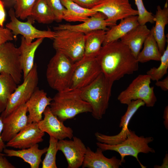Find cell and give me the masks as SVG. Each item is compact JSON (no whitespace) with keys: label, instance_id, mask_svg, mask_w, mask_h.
Segmentation results:
<instances>
[{"label":"cell","instance_id":"cell-17","mask_svg":"<svg viewBox=\"0 0 168 168\" xmlns=\"http://www.w3.org/2000/svg\"><path fill=\"white\" fill-rule=\"evenodd\" d=\"M45 133L39 128L38 123H28L14 137L7 142L6 147L22 149L42 142Z\"/></svg>","mask_w":168,"mask_h":168},{"label":"cell","instance_id":"cell-41","mask_svg":"<svg viewBox=\"0 0 168 168\" xmlns=\"http://www.w3.org/2000/svg\"><path fill=\"white\" fill-rule=\"evenodd\" d=\"M3 128V123L2 119L0 118V153L2 152L5 148L6 145L2 140L1 134Z\"/></svg>","mask_w":168,"mask_h":168},{"label":"cell","instance_id":"cell-13","mask_svg":"<svg viewBox=\"0 0 168 168\" xmlns=\"http://www.w3.org/2000/svg\"><path fill=\"white\" fill-rule=\"evenodd\" d=\"M128 107L124 114L121 117L119 127L122 128L117 134L110 136L97 132L95 134L98 142L109 145L118 144L127 138L129 129L128 126L131 119L138 110L145 105L144 102L141 100L132 101L128 105Z\"/></svg>","mask_w":168,"mask_h":168},{"label":"cell","instance_id":"cell-8","mask_svg":"<svg viewBox=\"0 0 168 168\" xmlns=\"http://www.w3.org/2000/svg\"><path fill=\"white\" fill-rule=\"evenodd\" d=\"M39 81L37 67L35 63L22 83L17 86L11 95L4 110L1 113L0 118L2 119L22 105L26 103L38 88Z\"/></svg>","mask_w":168,"mask_h":168},{"label":"cell","instance_id":"cell-14","mask_svg":"<svg viewBox=\"0 0 168 168\" xmlns=\"http://www.w3.org/2000/svg\"><path fill=\"white\" fill-rule=\"evenodd\" d=\"M27 112L25 103L1 119L3 123L1 137L4 142L11 140L28 124Z\"/></svg>","mask_w":168,"mask_h":168},{"label":"cell","instance_id":"cell-35","mask_svg":"<svg viewBox=\"0 0 168 168\" xmlns=\"http://www.w3.org/2000/svg\"><path fill=\"white\" fill-rule=\"evenodd\" d=\"M53 12L55 21L60 22L63 20L66 9L63 6L60 0H44Z\"/></svg>","mask_w":168,"mask_h":168},{"label":"cell","instance_id":"cell-33","mask_svg":"<svg viewBox=\"0 0 168 168\" xmlns=\"http://www.w3.org/2000/svg\"><path fill=\"white\" fill-rule=\"evenodd\" d=\"M58 140L50 136L49 145L45 157L42 161V168H57L56 156L58 151Z\"/></svg>","mask_w":168,"mask_h":168},{"label":"cell","instance_id":"cell-7","mask_svg":"<svg viewBox=\"0 0 168 168\" xmlns=\"http://www.w3.org/2000/svg\"><path fill=\"white\" fill-rule=\"evenodd\" d=\"M151 79L146 74H140L135 78L124 90L118 95L120 103L128 105L132 101L141 100L146 106L152 107L157 101L154 87L150 86Z\"/></svg>","mask_w":168,"mask_h":168},{"label":"cell","instance_id":"cell-6","mask_svg":"<svg viewBox=\"0 0 168 168\" xmlns=\"http://www.w3.org/2000/svg\"><path fill=\"white\" fill-rule=\"evenodd\" d=\"M53 47L56 51L64 54L75 62L83 56L85 34L64 29L55 31Z\"/></svg>","mask_w":168,"mask_h":168},{"label":"cell","instance_id":"cell-42","mask_svg":"<svg viewBox=\"0 0 168 168\" xmlns=\"http://www.w3.org/2000/svg\"><path fill=\"white\" fill-rule=\"evenodd\" d=\"M163 118L164 119V124L166 128L168 129V107L166 106L164 109Z\"/></svg>","mask_w":168,"mask_h":168},{"label":"cell","instance_id":"cell-9","mask_svg":"<svg viewBox=\"0 0 168 168\" xmlns=\"http://www.w3.org/2000/svg\"><path fill=\"white\" fill-rule=\"evenodd\" d=\"M101 72L96 57H83L75 62L70 88L81 90L92 83Z\"/></svg>","mask_w":168,"mask_h":168},{"label":"cell","instance_id":"cell-28","mask_svg":"<svg viewBox=\"0 0 168 168\" xmlns=\"http://www.w3.org/2000/svg\"><path fill=\"white\" fill-rule=\"evenodd\" d=\"M143 44V49L137 57L138 61L139 63H144L152 60L160 61L162 54L159 51L151 30Z\"/></svg>","mask_w":168,"mask_h":168},{"label":"cell","instance_id":"cell-30","mask_svg":"<svg viewBox=\"0 0 168 168\" xmlns=\"http://www.w3.org/2000/svg\"><path fill=\"white\" fill-rule=\"evenodd\" d=\"M17 85L10 75L0 74V113L5 109L8 99Z\"/></svg>","mask_w":168,"mask_h":168},{"label":"cell","instance_id":"cell-20","mask_svg":"<svg viewBox=\"0 0 168 168\" xmlns=\"http://www.w3.org/2000/svg\"><path fill=\"white\" fill-rule=\"evenodd\" d=\"M103 151L99 147L93 151L86 147L82 167L83 168H118L122 162L116 156L108 158L103 154Z\"/></svg>","mask_w":168,"mask_h":168},{"label":"cell","instance_id":"cell-29","mask_svg":"<svg viewBox=\"0 0 168 168\" xmlns=\"http://www.w3.org/2000/svg\"><path fill=\"white\" fill-rule=\"evenodd\" d=\"M34 21L43 24H49L55 21V16L44 0H36L30 16Z\"/></svg>","mask_w":168,"mask_h":168},{"label":"cell","instance_id":"cell-27","mask_svg":"<svg viewBox=\"0 0 168 168\" xmlns=\"http://www.w3.org/2000/svg\"><path fill=\"white\" fill-rule=\"evenodd\" d=\"M106 31L97 30L85 34L84 57H96L104 41Z\"/></svg>","mask_w":168,"mask_h":168},{"label":"cell","instance_id":"cell-18","mask_svg":"<svg viewBox=\"0 0 168 168\" xmlns=\"http://www.w3.org/2000/svg\"><path fill=\"white\" fill-rule=\"evenodd\" d=\"M52 100L44 90L38 88L26 103L29 113L28 123H38L42 120L44 112Z\"/></svg>","mask_w":168,"mask_h":168},{"label":"cell","instance_id":"cell-25","mask_svg":"<svg viewBox=\"0 0 168 168\" xmlns=\"http://www.w3.org/2000/svg\"><path fill=\"white\" fill-rule=\"evenodd\" d=\"M139 25L137 15L130 16L121 20L119 24L111 26L106 31L102 45L119 40Z\"/></svg>","mask_w":168,"mask_h":168},{"label":"cell","instance_id":"cell-2","mask_svg":"<svg viewBox=\"0 0 168 168\" xmlns=\"http://www.w3.org/2000/svg\"><path fill=\"white\" fill-rule=\"evenodd\" d=\"M50 105L52 113L63 122L80 114L92 112L90 105L82 99L80 90L70 88L58 91Z\"/></svg>","mask_w":168,"mask_h":168},{"label":"cell","instance_id":"cell-37","mask_svg":"<svg viewBox=\"0 0 168 168\" xmlns=\"http://www.w3.org/2000/svg\"><path fill=\"white\" fill-rule=\"evenodd\" d=\"M79 6L86 8L91 9L100 0H72Z\"/></svg>","mask_w":168,"mask_h":168},{"label":"cell","instance_id":"cell-23","mask_svg":"<svg viewBox=\"0 0 168 168\" xmlns=\"http://www.w3.org/2000/svg\"><path fill=\"white\" fill-rule=\"evenodd\" d=\"M44 38L37 39L30 43H27L24 38L21 36L19 47L20 52V62L23 78H25L33 68L35 64V52Z\"/></svg>","mask_w":168,"mask_h":168},{"label":"cell","instance_id":"cell-16","mask_svg":"<svg viewBox=\"0 0 168 168\" xmlns=\"http://www.w3.org/2000/svg\"><path fill=\"white\" fill-rule=\"evenodd\" d=\"M72 138V140H58V149L64 155L68 168H78L82 165L86 147L80 138Z\"/></svg>","mask_w":168,"mask_h":168},{"label":"cell","instance_id":"cell-19","mask_svg":"<svg viewBox=\"0 0 168 168\" xmlns=\"http://www.w3.org/2000/svg\"><path fill=\"white\" fill-rule=\"evenodd\" d=\"M106 17L103 14L97 12L87 20L81 24L72 25L68 24L59 25L54 27L55 31L66 29L82 33L84 34L92 31L103 30L107 31L108 27L111 25L106 21Z\"/></svg>","mask_w":168,"mask_h":168},{"label":"cell","instance_id":"cell-4","mask_svg":"<svg viewBox=\"0 0 168 168\" xmlns=\"http://www.w3.org/2000/svg\"><path fill=\"white\" fill-rule=\"evenodd\" d=\"M75 62L62 53L56 51L47 66L46 76L48 83L57 91L70 88Z\"/></svg>","mask_w":168,"mask_h":168},{"label":"cell","instance_id":"cell-38","mask_svg":"<svg viewBox=\"0 0 168 168\" xmlns=\"http://www.w3.org/2000/svg\"><path fill=\"white\" fill-rule=\"evenodd\" d=\"M16 167L11 163L4 156L0 153V168H15Z\"/></svg>","mask_w":168,"mask_h":168},{"label":"cell","instance_id":"cell-15","mask_svg":"<svg viewBox=\"0 0 168 168\" xmlns=\"http://www.w3.org/2000/svg\"><path fill=\"white\" fill-rule=\"evenodd\" d=\"M43 114L44 119L38 122L39 127L42 132L47 133L50 136L58 140L66 138L71 139L73 138L72 128L65 126L63 122L52 113L49 107L46 108Z\"/></svg>","mask_w":168,"mask_h":168},{"label":"cell","instance_id":"cell-43","mask_svg":"<svg viewBox=\"0 0 168 168\" xmlns=\"http://www.w3.org/2000/svg\"><path fill=\"white\" fill-rule=\"evenodd\" d=\"M168 155L166 154L165 157L164 158L163 162L162 165L160 166L156 165L154 166V168H168Z\"/></svg>","mask_w":168,"mask_h":168},{"label":"cell","instance_id":"cell-21","mask_svg":"<svg viewBox=\"0 0 168 168\" xmlns=\"http://www.w3.org/2000/svg\"><path fill=\"white\" fill-rule=\"evenodd\" d=\"M154 21L155 26L151 30L159 51L162 54L165 49L166 41L165 29L166 26L168 23V0H166L163 8L160 5L157 6L156 14L154 15Z\"/></svg>","mask_w":168,"mask_h":168},{"label":"cell","instance_id":"cell-5","mask_svg":"<svg viewBox=\"0 0 168 168\" xmlns=\"http://www.w3.org/2000/svg\"><path fill=\"white\" fill-rule=\"evenodd\" d=\"M153 140L152 137L139 136L134 131L129 129L126 139L118 144L111 145L98 142L96 145L103 151L110 150L118 153L120 155V160L123 163L125 162L124 158L126 156H132L136 159L142 168H145L146 167L140 162L138 156L140 153H155L154 149L148 145L149 143Z\"/></svg>","mask_w":168,"mask_h":168},{"label":"cell","instance_id":"cell-22","mask_svg":"<svg viewBox=\"0 0 168 168\" xmlns=\"http://www.w3.org/2000/svg\"><path fill=\"white\" fill-rule=\"evenodd\" d=\"M36 144L26 148L14 150L5 148L3 152L9 157H17L21 158L28 163L31 168H38L41 162L42 156L47 152L48 147L40 149Z\"/></svg>","mask_w":168,"mask_h":168},{"label":"cell","instance_id":"cell-10","mask_svg":"<svg viewBox=\"0 0 168 168\" xmlns=\"http://www.w3.org/2000/svg\"><path fill=\"white\" fill-rule=\"evenodd\" d=\"M91 9L104 14L106 21L111 26L115 25L118 20L138 14L137 10L132 7L129 0H100Z\"/></svg>","mask_w":168,"mask_h":168},{"label":"cell","instance_id":"cell-32","mask_svg":"<svg viewBox=\"0 0 168 168\" xmlns=\"http://www.w3.org/2000/svg\"><path fill=\"white\" fill-rule=\"evenodd\" d=\"M160 61L161 63L157 68L153 67L147 72V74L151 80L158 81L161 79L167 72L168 69V45L162 54Z\"/></svg>","mask_w":168,"mask_h":168},{"label":"cell","instance_id":"cell-34","mask_svg":"<svg viewBox=\"0 0 168 168\" xmlns=\"http://www.w3.org/2000/svg\"><path fill=\"white\" fill-rule=\"evenodd\" d=\"M138 10V20L140 25H145L147 22H154V15L146 8L142 0H134Z\"/></svg>","mask_w":168,"mask_h":168},{"label":"cell","instance_id":"cell-11","mask_svg":"<svg viewBox=\"0 0 168 168\" xmlns=\"http://www.w3.org/2000/svg\"><path fill=\"white\" fill-rule=\"evenodd\" d=\"M10 21L6 25V28L12 31L14 37L18 35L23 37L27 43H30L35 39L48 38L54 39L55 36V32L50 30H42L37 29L32 24L34 20L30 16L27 18L26 22L19 20L15 15L14 10L11 8L8 11Z\"/></svg>","mask_w":168,"mask_h":168},{"label":"cell","instance_id":"cell-36","mask_svg":"<svg viewBox=\"0 0 168 168\" xmlns=\"http://www.w3.org/2000/svg\"><path fill=\"white\" fill-rule=\"evenodd\" d=\"M13 39L14 36L11 31L0 25V45Z\"/></svg>","mask_w":168,"mask_h":168},{"label":"cell","instance_id":"cell-12","mask_svg":"<svg viewBox=\"0 0 168 168\" xmlns=\"http://www.w3.org/2000/svg\"><path fill=\"white\" fill-rule=\"evenodd\" d=\"M11 76L17 84L22 76L19 47L12 43L7 42L0 45V74Z\"/></svg>","mask_w":168,"mask_h":168},{"label":"cell","instance_id":"cell-3","mask_svg":"<svg viewBox=\"0 0 168 168\" xmlns=\"http://www.w3.org/2000/svg\"><path fill=\"white\" fill-rule=\"evenodd\" d=\"M113 83L101 72L92 83L80 90L82 99L90 105L92 115L96 119H102L108 107Z\"/></svg>","mask_w":168,"mask_h":168},{"label":"cell","instance_id":"cell-1","mask_svg":"<svg viewBox=\"0 0 168 168\" xmlns=\"http://www.w3.org/2000/svg\"><path fill=\"white\" fill-rule=\"evenodd\" d=\"M102 72L114 82L138 69V63L129 48L119 40L102 45L96 57Z\"/></svg>","mask_w":168,"mask_h":168},{"label":"cell","instance_id":"cell-31","mask_svg":"<svg viewBox=\"0 0 168 168\" xmlns=\"http://www.w3.org/2000/svg\"><path fill=\"white\" fill-rule=\"evenodd\" d=\"M36 0H3L4 6H14L15 15L24 20L29 16L32 7Z\"/></svg>","mask_w":168,"mask_h":168},{"label":"cell","instance_id":"cell-39","mask_svg":"<svg viewBox=\"0 0 168 168\" xmlns=\"http://www.w3.org/2000/svg\"><path fill=\"white\" fill-rule=\"evenodd\" d=\"M155 85L159 87L164 91H167L168 90V77H166L162 80L156 81Z\"/></svg>","mask_w":168,"mask_h":168},{"label":"cell","instance_id":"cell-24","mask_svg":"<svg viewBox=\"0 0 168 168\" xmlns=\"http://www.w3.org/2000/svg\"><path fill=\"white\" fill-rule=\"evenodd\" d=\"M150 30L146 25H139L121 38L120 41L129 48L134 57H137Z\"/></svg>","mask_w":168,"mask_h":168},{"label":"cell","instance_id":"cell-26","mask_svg":"<svg viewBox=\"0 0 168 168\" xmlns=\"http://www.w3.org/2000/svg\"><path fill=\"white\" fill-rule=\"evenodd\" d=\"M66 8L63 20L68 22H83L97 12L91 9L83 7L72 0H60Z\"/></svg>","mask_w":168,"mask_h":168},{"label":"cell","instance_id":"cell-40","mask_svg":"<svg viewBox=\"0 0 168 168\" xmlns=\"http://www.w3.org/2000/svg\"><path fill=\"white\" fill-rule=\"evenodd\" d=\"M4 6L2 0H0V25L2 27H3L6 17Z\"/></svg>","mask_w":168,"mask_h":168}]
</instances>
